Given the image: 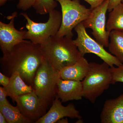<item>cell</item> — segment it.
I'll list each match as a JSON object with an SVG mask.
<instances>
[{
    "label": "cell",
    "mask_w": 123,
    "mask_h": 123,
    "mask_svg": "<svg viewBox=\"0 0 123 123\" xmlns=\"http://www.w3.org/2000/svg\"><path fill=\"white\" fill-rule=\"evenodd\" d=\"M83 120H82L81 118L78 119V120L76 122V123H83Z\"/></svg>",
    "instance_id": "f1b7e54d"
},
{
    "label": "cell",
    "mask_w": 123,
    "mask_h": 123,
    "mask_svg": "<svg viewBox=\"0 0 123 123\" xmlns=\"http://www.w3.org/2000/svg\"><path fill=\"white\" fill-rule=\"evenodd\" d=\"M74 30L76 32L77 37L73 40L74 42L82 56H84L87 53L94 54L111 68L114 65L118 66L122 64L115 56L108 52L104 46L89 35L82 22L77 25Z\"/></svg>",
    "instance_id": "52a82bcc"
},
{
    "label": "cell",
    "mask_w": 123,
    "mask_h": 123,
    "mask_svg": "<svg viewBox=\"0 0 123 123\" xmlns=\"http://www.w3.org/2000/svg\"><path fill=\"white\" fill-rule=\"evenodd\" d=\"M100 120L102 123H123V93L105 101Z\"/></svg>",
    "instance_id": "7c38bea8"
},
{
    "label": "cell",
    "mask_w": 123,
    "mask_h": 123,
    "mask_svg": "<svg viewBox=\"0 0 123 123\" xmlns=\"http://www.w3.org/2000/svg\"><path fill=\"white\" fill-rule=\"evenodd\" d=\"M17 13L14 12L8 17V23L0 21V48L2 53L11 51L17 44L24 42L26 31H18L15 29L14 20Z\"/></svg>",
    "instance_id": "30bf717a"
},
{
    "label": "cell",
    "mask_w": 123,
    "mask_h": 123,
    "mask_svg": "<svg viewBox=\"0 0 123 123\" xmlns=\"http://www.w3.org/2000/svg\"><path fill=\"white\" fill-rule=\"evenodd\" d=\"M57 96L62 103L73 100H81L83 98L82 81L63 80L57 82Z\"/></svg>",
    "instance_id": "4fadbf2b"
},
{
    "label": "cell",
    "mask_w": 123,
    "mask_h": 123,
    "mask_svg": "<svg viewBox=\"0 0 123 123\" xmlns=\"http://www.w3.org/2000/svg\"><path fill=\"white\" fill-rule=\"evenodd\" d=\"M90 64L82 56L75 64L65 67L59 71L60 77L63 80L82 81L88 73Z\"/></svg>",
    "instance_id": "5bb4252c"
},
{
    "label": "cell",
    "mask_w": 123,
    "mask_h": 123,
    "mask_svg": "<svg viewBox=\"0 0 123 123\" xmlns=\"http://www.w3.org/2000/svg\"><path fill=\"white\" fill-rule=\"evenodd\" d=\"M8 0H0V6H2L6 4Z\"/></svg>",
    "instance_id": "83f0119b"
},
{
    "label": "cell",
    "mask_w": 123,
    "mask_h": 123,
    "mask_svg": "<svg viewBox=\"0 0 123 123\" xmlns=\"http://www.w3.org/2000/svg\"><path fill=\"white\" fill-rule=\"evenodd\" d=\"M10 78L9 83L4 88L12 101L15 97L33 91L32 86L27 84L18 72L14 73Z\"/></svg>",
    "instance_id": "9a60e30c"
},
{
    "label": "cell",
    "mask_w": 123,
    "mask_h": 123,
    "mask_svg": "<svg viewBox=\"0 0 123 123\" xmlns=\"http://www.w3.org/2000/svg\"><path fill=\"white\" fill-rule=\"evenodd\" d=\"M72 37L52 36L40 45L43 57L56 70L72 65L82 57Z\"/></svg>",
    "instance_id": "7a4b0ae2"
},
{
    "label": "cell",
    "mask_w": 123,
    "mask_h": 123,
    "mask_svg": "<svg viewBox=\"0 0 123 123\" xmlns=\"http://www.w3.org/2000/svg\"><path fill=\"white\" fill-rule=\"evenodd\" d=\"M59 71L53 68L44 58L33 80V91L40 98L49 104L57 96Z\"/></svg>",
    "instance_id": "5b68a950"
},
{
    "label": "cell",
    "mask_w": 123,
    "mask_h": 123,
    "mask_svg": "<svg viewBox=\"0 0 123 123\" xmlns=\"http://www.w3.org/2000/svg\"><path fill=\"white\" fill-rule=\"evenodd\" d=\"M49 14L48 20L44 23L34 21L26 13L20 14L27 21L26 27L27 31L25 35V39L40 45L50 37L56 35L61 26L62 12L54 9Z\"/></svg>",
    "instance_id": "277c9868"
},
{
    "label": "cell",
    "mask_w": 123,
    "mask_h": 123,
    "mask_svg": "<svg viewBox=\"0 0 123 123\" xmlns=\"http://www.w3.org/2000/svg\"><path fill=\"white\" fill-rule=\"evenodd\" d=\"M56 123H68V120L66 118H63L59 120Z\"/></svg>",
    "instance_id": "4316f807"
},
{
    "label": "cell",
    "mask_w": 123,
    "mask_h": 123,
    "mask_svg": "<svg viewBox=\"0 0 123 123\" xmlns=\"http://www.w3.org/2000/svg\"><path fill=\"white\" fill-rule=\"evenodd\" d=\"M37 0H19L17 5L18 9L25 11L33 7Z\"/></svg>",
    "instance_id": "44dd1931"
},
{
    "label": "cell",
    "mask_w": 123,
    "mask_h": 123,
    "mask_svg": "<svg viewBox=\"0 0 123 123\" xmlns=\"http://www.w3.org/2000/svg\"><path fill=\"white\" fill-rule=\"evenodd\" d=\"M24 117L36 123L46 113L48 104L32 92L15 97L12 100Z\"/></svg>",
    "instance_id": "9c48e42d"
},
{
    "label": "cell",
    "mask_w": 123,
    "mask_h": 123,
    "mask_svg": "<svg viewBox=\"0 0 123 123\" xmlns=\"http://www.w3.org/2000/svg\"><path fill=\"white\" fill-rule=\"evenodd\" d=\"M111 70L112 76V84L117 82L123 83V63L117 68L114 66L111 68Z\"/></svg>",
    "instance_id": "ffe728a7"
},
{
    "label": "cell",
    "mask_w": 123,
    "mask_h": 123,
    "mask_svg": "<svg viewBox=\"0 0 123 123\" xmlns=\"http://www.w3.org/2000/svg\"><path fill=\"white\" fill-rule=\"evenodd\" d=\"M122 3H123V1H122Z\"/></svg>",
    "instance_id": "f546056e"
},
{
    "label": "cell",
    "mask_w": 123,
    "mask_h": 123,
    "mask_svg": "<svg viewBox=\"0 0 123 123\" xmlns=\"http://www.w3.org/2000/svg\"><path fill=\"white\" fill-rule=\"evenodd\" d=\"M90 6L91 9L95 8L102 4L106 0H84Z\"/></svg>",
    "instance_id": "603a6c76"
},
{
    "label": "cell",
    "mask_w": 123,
    "mask_h": 123,
    "mask_svg": "<svg viewBox=\"0 0 123 123\" xmlns=\"http://www.w3.org/2000/svg\"><path fill=\"white\" fill-rule=\"evenodd\" d=\"M57 6L56 0H37L33 7L36 13L44 15L55 9Z\"/></svg>",
    "instance_id": "d6986e66"
},
{
    "label": "cell",
    "mask_w": 123,
    "mask_h": 123,
    "mask_svg": "<svg viewBox=\"0 0 123 123\" xmlns=\"http://www.w3.org/2000/svg\"><path fill=\"white\" fill-rule=\"evenodd\" d=\"M61 8L62 21L56 36L73 37V29L89 17L92 9L81 4L80 0H56Z\"/></svg>",
    "instance_id": "8992f818"
},
{
    "label": "cell",
    "mask_w": 123,
    "mask_h": 123,
    "mask_svg": "<svg viewBox=\"0 0 123 123\" xmlns=\"http://www.w3.org/2000/svg\"></svg>",
    "instance_id": "4dcf8cb0"
},
{
    "label": "cell",
    "mask_w": 123,
    "mask_h": 123,
    "mask_svg": "<svg viewBox=\"0 0 123 123\" xmlns=\"http://www.w3.org/2000/svg\"><path fill=\"white\" fill-rule=\"evenodd\" d=\"M0 112L4 115L8 123H32L23 115L17 106L9 103L0 105Z\"/></svg>",
    "instance_id": "e0dca14e"
},
{
    "label": "cell",
    "mask_w": 123,
    "mask_h": 123,
    "mask_svg": "<svg viewBox=\"0 0 123 123\" xmlns=\"http://www.w3.org/2000/svg\"><path fill=\"white\" fill-rule=\"evenodd\" d=\"M43 59L40 45L25 40L11 51L3 53L0 59L1 70L9 77L18 72L27 84L33 86L35 76Z\"/></svg>",
    "instance_id": "6da1fadb"
},
{
    "label": "cell",
    "mask_w": 123,
    "mask_h": 123,
    "mask_svg": "<svg viewBox=\"0 0 123 123\" xmlns=\"http://www.w3.org/2000/svg\"><path fill=\"white\" fill-rule=\"evenodd\" d=\"M61 99L56 96L52 102L50 110L39 120L36 123H55L63 118L69 117L72 119L81 118L79 111L75 105L69 104L64 106Z\"/></svg>",
    "instance_id": "8fae6325"
},
{
    "label": "cell",
    "mask_w": 123,
    "mask_h": 123,
    "mask_svg": "<svg viewBox=\"0 0 123 123\" xmlns=\"http://www.w3.org/2000/svg\"><path fill=\"white\" fill-rule=\"evenodd\" d=\"M0 123H8L6 118L2 113L0 112Z\"/></svg>",
    "instance_id": "484cf974"
},
{
    "label": "cell",
    "mask_w": 123,
    "mask_h": 123,
    "mask_svg": "<svg viewBox=\"0 0 123 123\" xmlns=\"http://www.w3.org/2000/svg\"><path fill=\"white\" fill-rule=\"evenodd\" d=\"M8 97V93L4 87H0V105H4L9 103V101L7 98Z\"/></svg>",
    "instance_id": "7402d4cb"
},
{
    "label": "cell",
    "mask_w": 123,
    "mask_h": 123,
    "mask_svg": "<svg viewBox=\"0 0 123 123\" xmlns=\"http://www.w3.org/2000/svg\"><path fill=\"white\" fill-rule=\"evenodd\" d=\"M10 77L0 72V85L4 87H6L8 85L10 81Z\"/></svg>",
    "instance_id": "cb8c5ba5"
},
{
    "label": "cell",
    "mask_w": 123,
    "mask_h": 123,
    "mask_svg": "<svg viewBox=\"0 0 123 123\" xmlns=\"http://www.w3.org/2000/svg\"><path fill=\"white\" fill-rule=\"evenodd\" d=\"M108 50L123 63V31L113 30L110 33Z\"/></svg>",
    "instance_id": "2e32d148"
},
{
    "label": "cell",
    "mask_w": 123,
    "mask_h": 123,
    "mask_svg": "<svg viewBox=\"0 0 123 123\" xmlns=\"http://www.w3.org/2000/svg\"><path fill=\"white\" fill-rule=\"evenodd\" d=\"M109 0H106L99 6L92 9L89 17L82 23L86 29L92 30L95 40L102 46L108 47L110 33L107 31L106 14Z\"/></svg>",
    "instance_id": "ba28073f"
},
{
    "label": "cell",
    "mask_w": 123,
    "mask_h": 123,
    "mask_svg": "<svg viewBox=\"0 0 123 123\" xmlns=\"http://www.w3.org/2000/svg\"><path fill=\"white\" fill-rule=\"evenodd\" d=\"M106 30L110 33L113 30L123 31V4L122 2L110 12L106 23Z\"/></svg>",
    "instance_id": "ac0fdd59"
},
{
    "label": "cell",
    "mask_w": 123,
    "mask_h": 123,
    "mask_svg": "<svg viewBox=\"0 0 123 123\" xmlns=\"http://www.w3.org/2000/svg\"><path fill=\"white\" fill-rule=\"evenodd\" d=\"M89 64L88 73L82 81L83 97L94 103L112 84V73L111 67L105 62Z\"/></svg>",
    "instance_id": "3957f363"
},
{
    "label": "cell",
    "mask_w": 123,
    "mask_h": 123,
    "mask_svg": "<svg viewBox=\"0 0 123 123\" xmlns=\"http://www.w3.org/2000/svg\"><path fill=\"white\" fill-rule=\"evenodd\" d=\"M122 1L123 0H110L108 11V12L111 11L117 6L121 3Z\"/></svg>",
    "instance_id": "d4e9b609"
}]
</instances>
